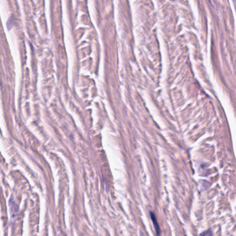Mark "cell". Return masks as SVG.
Masks as SVG:
<instances>
[{
	"label": "cell",
	"mask_w": 236,
	"mask_h": 236,
	"mask_svg": "<svg viewBox=\"0 0 236 236\" xmlns=\"http://www.w3.org/2000/svg\"><path fill=\"white\" fill-rule=\"evenodd\" d=\"M150 216H151V219H152V221L153 222V224H154V229H155L156 233V234H157V235L159 236L160 232L161 231H160L159 226H158V224L157 220H156L155 215H154V214L152 212H150Z\"/></svg>",
	"instance_id": "obj_1"
},
{
	"label": "cell",
	"mask_w": 236,
	"mask_h": 236,
	"mask_svg": "<svg viewBox=\"0 0 236 236\" xmlns=\"http://www.w3.org/2000/svg\"><path fill=\"white\" fill-rule=\"evenodd\" d=\"M200 236H212V233L211 230H207L206 231L201 233Z\"/></svg>",
	"instance_id": "obj_2"
}]
</instances>
